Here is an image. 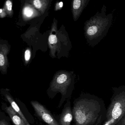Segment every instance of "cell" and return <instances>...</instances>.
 I'll use <instances>...</instances> for the list:
<instances>
[{
  "instance_id": "3",
  "label": "cell",
  "mask_w": 125,
  "mask_h": 125,
  "mask_svg": "<svg viewBox=\"0 0 125 125\" xmlns=\"http://www.w3.org/2000/svg\"><path fill=\"white\" fill-rule=\"evenodd\" d=\"M74 79L72 72L65 71L58 72L54 76L47 93L51 99L54 98L58 93L61 94L58 108L61 107L64 102L71 99L74 88Z\"/></svg>"
},
{
  "instance_id": "13",
  "label": "cell",
  "mask_w": 125,
  "mask_h": 125,
  "mask_svg": "<svg viewBox=\"0 0 125 125\" xmlns=\"http://www.w3.org/2000/svg\"><path fill=\"white\" fill-rule=\"evenodd\" d=\"M42 14L45 12L49 5V0H31L28 1Z\"/></svg>"
},
{
  "instance_id": "7",
  "label": "cell",
  "mask_w": 125,
  "mask_h": 125,
  "mask_svg": "<svg viewBox=\"0 0 125 125\" xmlns=\"http://www.w3.org/2000/svg\"><path fill=\"white\" fill-rule=\"evenodd\" d=\"M57 24L54 21L48 39V44L50 49V56L52 58L56 57L55 53L58 47V38L57 36Z\"/></svg>"
},
{
  "instance_id": "16",
  "label": "cell",
  "mask_w": 125,
  "mask_h": 125,
  "mask_svg": "<svg viewBox=\"0 0 125 125\" xmlns=\"http://www.w3.org/2000/svg\"><path fill=\"white\" fill-rule=\"evenodd\" d=\"M31 54V50L30 49H27L24 53L25 62L26 65L28 64L30 60Z\"/></svg>"
},
{
  "instance_id": "15",
  "label": "cell",
  "mask_w": 125,
  "mask_h": 125,
  "mask_svg": "<svg viewBox=\"0 0 125 125\" xmlns=\"http://www.w3.org/2000/svg\"><path fill=\"white\" fill-rule=\"evenodd\" d=\"M10 117L7 116L5 112L1 111L0 112V125H11Z\"/></svg>"
},
{
  "instance_id": "9",
  "label": "cell",
  "mask_w": 125,
  "mask_h": 125,
  "mask_svg": "<svg viewBox=\"0 0 125 125\" xmlns=\"http://www.w3.org/2000/svg\"><path fill=\"white\" fill-rule=\"evenodd\" d=\"M9 47L6 44L0 45V71L2 74L7 73L9 66L8 55L9 53Z\"/></svg>"
},
{
  "instance_id": "1",
  "label": "cell",
  "mask_w": 125,
  "mask_h": 125,
  "mask_svg": "<svg viewBox=\"0 0 125 125\" xmlns=\"http://www.w3.org/2000/svg\"><path fill=\"white\" fill-rule=\"evenodd\" d=\"M74 125H102L106 118L104 101L96 96L82 94L73 102Z\"/></svg>"
},
{
  "instance_id": "14",
  "label": "cell",
  "mask_w": 125,
  "mask_h": 125,
  "mask_svg": "<svg viewBox=\"0 0 125 125\" xmlns=\"http://www.w3.org/2000/svg\"><path fill=\"white\" fill-rule=\"evenodd\" d=\"M13 3L10 0H8L5 2L3 8L5 9L7 15L10 17H12L13 15V11L12 9Z\"/></svg>"
},
{
  "instance_id": "8",
  "label": "cell",
  "mask_w": 125,
  "mask_h": 125,
  "mask_svg": "<svg viewBox=\"0 0 125 125\" xmlns=\"http://www.w3.org/2000/svg\"><path fill=\"white\" fill-rule=\"evenodd\" d=\"M0 91H1V94L4 96L5 99L7 100V101L9 102L11 106L17 112V113L22 118L26 123V125H31L28 120L26 118V117L24 115L22 111L21 110L20 108L19 105L15 101L13 96H11V94L10 93L9 89L7 88L1 89Z\"/></svg>"
},
{
  "instance_id": "18",
  "label": "cell",
  "mask_w": 125,
  "mask_h": 125,
  "mask_svg": "<svg viewBox=\"0 0 125 125\" xmlns=\"http://www.w3.org/2000/svg\"><path fill=\"white\" fill-rule=\"evenodd\" d=\"M7 15H8L4 9H0V18L2 19L5 18L7 16Z\"/></svg>"
},
{
  "instance_id": "10",
  "label": "cell",
  "mask_w": 125,
  "mask_h": 125,
  "mask_svg": "<svg viewBox=\"0 0 125 125\" xmlns=\"http://www.w3.org/2000/svg\"><path fill=\"white\" fill-rule=\"evenodd\" d=\"M2 109L8 115L14 125H27L21 117L11 105L8 106L5 103L2 102Z\"/></svg>"
},
{
  "instance_id": "17",
  "label": "cell",
  "mask_w": 125,
  "mask_h": 125,
  "mask_svg": "<svg viewBox=\"0 0 125 125\" xmlns=\"http://www.w3.org/2000/svg\"><path fill=\"white\" fill-rule=\"evenodd\" d=\"M63 6V3L62 2H58L55 4V11L61 10Z\"/></svg>"
},
{
  "instance_id": "12",
  "label": "cell",
  "mask_w": 125,
  "mask_h": 125,
  "mask_svg": "<svg viewBox=\"0 0 125 125\" xmlns=\"http://www.w3.org/2000/svg\"><path fill=\"white\" fill-rule=\"evenodd\" d=\"M22 14V19L25 21L31 20L33 18L39 17L42 14L28 1L27 3L23 6Z\"/></svg>"
},
{
  "instance_id": "5",
  "label": "cell",
  "mask_w": 125,
  "mask_h": 125,
  "mask_svg": "<svg viewBox=\"0 0 125 125\" xmlns=\"http://www.w3.org/2000/svg\"><path fill=\"white\" fill-rule=\"evenodd\" d=\"M31 104L36 115L48 125H60L54 115L43 105L37 101H32Z\"/></svg>"
},
{
  "instance_id": "4",
  "label": "cell",
  "mask_w": 125,
  "mask_h": 125,
  "mask_svg": "<svg viewBox=\"0 0 125 125\" xmlns=\"http://www.w3.org/2000/svg\"><path fill=\"white\" fill-rule=\"evenodd\" d=\"M112 91L102 125H117L125 116V85L113 88Z\"/></svg>"
},
{
  "instance_id": "11",
  "label": "cell",
  "mask_w": 125,
  "mask_h": 125,
  "mask_svg": "<svg viewBox=\"0 0 125 125\" xmlns=\"http://www.w3.org/2000/svg\"><path fill=\"white\" fill-rule=\"evenodd\" d=\"M89 2L90 0H74L72 1V11L74 21H77Z\"/></svg>"
},
{
  "instance_id": "6",
  "label": "cell",
  "mask_w": 125,
  "mask_h": 125,
  "mask_svg": "<svg viewBox=\"0 0 125 125\" xmlns=\"http://www.w3.org/2000/svg\"><path fill=\"white\" fill-rule=\"evenodd\" d=\"M54 117L60 125H71L73 116L70 99L66 101L61 113Z\"/></svg>"
},
{
  "instance_id": "2",
  "label": "cell",
  "mask_w": 125,
  "mask_h": 125,
  "mask_svg": "<svg viewBox=\"0 0 125 125\" xmlns=\"http://www.w3.org/2000/svg\"><path fill=\"white\" fill-rule=\"evenodd\" d=\"M106 7L104 5L99 11L84 24V35L87 42L91 47L96 46L106 35L112 22L113 15H106Z\"/></svg>"
},
{
  "instance_id": "19",
  "label": "cell",
  "mask_w": 125,
  "mask_h": 125,
  "mask_svg": "<svg viewBox=\"0 0 125 125\" xmlns=\"http://www.w3.org/2000/svg\"><path fill=\"white\" fill-rule=\"evenodd\" d=\"M117 125H125V116Z\"/></svg>"
}]
</instances>
